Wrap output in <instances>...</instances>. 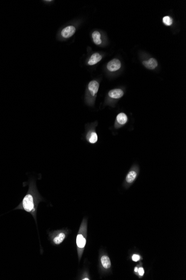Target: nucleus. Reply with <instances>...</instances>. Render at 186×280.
<instances>
[{"label": "nucleus", "instance_id": "nucleus-9", "mask_svg": "<svg viewBox=\"0 0 186 280\" xmlns=\"http://www.w3.org/2000/svg\"><path fill=\"white\" fill-rule=\"evenodd\" d=\"M102 59V56L98 53H95L89 58L88 62V65H94L99 62Z\"/></svg>", "mask_w": 186, "mask_h": 280}, {"label": "nucleus", "instance_id": "nucleus-17", "mask_svg": "<svg viewBox=\"0 0 186 280\" xmlns=\"http://www.w3.org/2000/svg\"><path fill=\"white\" fill-rule=\"evenodd\" d=\"M138 272L139 274V275L141 276H143L144 275V274H145V270L142 267H140V268H138Z\"/></svg>", "mask_w": 186, "mask_h": 280}, {"label": "nucleus", "instance_id": "nucleus-4", "mask_svg": "<svg viewBox=\"0 0 186 280\" xmlns=\"http://www.w3.org/2000/svg\"><path fill=\"white\" fill-rule=\"evenodd\" d=\"M138 173L139 170L138 168L137 167L134 166V168H133L131 171H129L128 173L126 176L125 180L126 185H127L128 186H130L131 185L133 184L137 178Z\"/></svg>", "mask_w": 186, "mask_h": 280}, {"label": "nucleus", "instance_id": "nucleus-6", "mask_svg": "<svg viewBox=\"0 0 186 280\" xmlns=\"http://www.w3.org/2000/svg\"><path fill=\"white\" fill-rule=\"evenodd\" d=\"M124 92L120 88H115L109 91L108 93V96L111 100H119L124 96Z\"/></svg>", "mask_w": 186, "mask_h": 280}, {"label": "nucleus", "instance_id": "nucleus-1", "mask_svg": "<svg viewBox=\"0 0 186 280\" xmlns=\"http://www.w3.org/2000/svg\"><path fill=\"white\" fill-rule=\"evenodd\" d=\"M99 88V82L98 80H91L88 84L86 101L89 105H93L94 104Z\"/></svg>", "mask_w": 186, "mask_h": 280}, {"label": "nucleus", "instance_id": "nucleus-12", "mask_svg": "<svg viewBox=\"0 0 186 280\" xmlns=\"http://www.w3.org/2000/svg\"><path fill=\"white\" fill-rule=\"evenodd\" d=\"M92 38L93 42L96 45H99L102 44V40L101 39V34L98 31H94L92 33Z\"/></svg>", "mask_w": 186, "mask_h": 280}, {"label": "nucleus", "instance_id": "nucleus-3", "mask_svg": "<svg viewBox=\"0 0 186 280\" xmlns=\"http://www.w3.org/2000/svg\"><path fill=\"white\" fill-rule=\"evenodd\" d=\"M23 209L27 212H31L35 209V201L33 192L27 193L23 201Z\"/></svg>", "mask_w": 186, "mask_h": 280}, {"label": "nucleus", "instance_id": "nucleus-5", "mask_svg": "<svg viewBox=\"0 0 186 280\" xmlns=\"http://www.w3.org/2000/svg\"><path fill=\"white\" fill-rule=\"evenodd\" d=\"M128 121V117L125 113H120L118 114L116 118L115 128L119 129L125 125Z\"/></svg>", "mask_w": 186, "mask_h": 280}, {"label": "nucleus", "instance_id": "nucleus-7", "mask_svg": "<svg viewBox=\"0 0 186 280\" xmlns=\"http://www.w3.org/2000/svg\"><path fill=\"white\" fill-rule=\"evenodd\" d=\"M76 32L75 27L73 25H69L61 30V35L63 38L67 39L71 37Z\"/></svg>", "mask_w": 186, "mask_h": 280}, {"label": "nucleus", "instance_id": "nucleus-19", "mask_svg": "<svg viewBox=\"0 0 186 280\" xmlns=\"http://www.w3.org/2000/svg\"><path fill=\"white\" fill-rule=\"evenodd\" d=\"M83 280H89V278H84V279H83Z\"/></svg>", "mask_w": 186, "mask_h": 280}, {"label": "nucleus", "instance_id": "nucleus-13", "mask_svg": "<svg viewBox=\"0 0 186 280\" xmlns=\"http://www.w3.org/2000/svg\"><path fill=\"white\" fill-rule=\"evenodd\" d=\"M101 263L103 267L106 269H109L111 267V262L107 256H103L101 258Z\"/></svg>", "mask_w": 186, "mask_h": 280}, {"label": "nucleus", "instance_id": "nucleus-2", "mask_svg": "<svg viewBox=\"0 0 186 280\" xmlns=\"http://www.w3.org/2000/svg\"><path fill=\"white\" fill-rule=\"evenodd\" d=\"M97 123H94L87 126L85 134V140L90 144H95L98 140V135L95 130Z\"/></svg>", "mask_w": 186, "mask_h": 280}, {"label": "nucleus", "instance_id": "nucleus-11", "mask_svg": "<svg viewBox=\"0 0 186 280\" xmlns=\"http://www.w3.org/2000/svg\"><path fill=\"white\" fill-rule=\"evenodd\" d=\"M86 239L82 234L79 233L77 237V245L79 249H83L86 245Z\"/></svg>", "mask_w": 186, "mask_h": 280}, {"label": "nucleus", "instance_id": "nucleus-15", "mask_svg": "<svg viewBox=\"0 0 186 280\" xmlns=\"http://www.w3.org/2000/svg\"><path fill=\"white\" fill-rule=\"evenodd\" d=\"M163 22L164 24L167 25V26H170L172 24V23H173V21H172V19H171V17H170V16H164L163 18Z\"/></svg>", "mask_w": 186, "mask_h": 280}, {"label": "nucleus", "instance_id": "nucleus-16", "mask_svg": "<svg viewBox=\"0 0 186 280\" xmlns=\"http://www.w3.org/2000/svg\"><path fill=\"white\" fill-rule=\"evenodd\" d=\"M140 256L137 254H134L132 256V260L134 262H137L140 259Z\"/></svg>", "mask_w": 186, "mask_h": 280}, {"label": "nucleus", "instance_id": "nucleus-18", "mask_svg": "<svg viewBox=\"0 0 186 280\" xmlns=\"http://www.w3.org/2000/svg\"><path fill=\"white\" fill-rule=\"evenodd\" d=\"M138 267H135V268L134 271H135V272H138Z\"/></svg>", "mask_w": 186, "mask_h": 280}, {"label": "nucleus", "instance_id": "nucleus-14", "mask_svg": "<svg viewBox=\"0 0 186 280\" xmlns=\"http://www.w3.org/2000/svg\"><path fill=\"white\" fill-rule=\"evenodd\" d=\"M66 237V235L64 233H60L56 237L53 239V242L55 245H60L63 241H64Z\"/></svg>", "mask_w": 186, "mask_h": 280}, {"label": "nucleus", "instance_id": "nucleus-10", "mask_svg": "<svg viewBox=\"0 0 186 280\" xmlns=\"http://www.w3.org/2000/svg\"><path fill=\"white\" fill-rule=\"evenodd\" d=\"M143 65L149 69H154L158 66L157 61L154 58H150L148 61L143 62Z\"/></svg>", "mask_w": 186, "mask_h": 280}, {"label": "nucleus", "instance_id": "nucleus-8", "mask_svg": "<svg viewBox=\"0 0 186 280\" xmlns=\"http://www.w3.org/2000/svg\"><path fill=\"white\" fill-rule=\"evenodd\" d=\"M121 63L118 59H113L107 64V69L110 72H116L119 70L121 67Z\"/></svg>", "mask_w": 186, "mask_h": 280}]
</instances>
